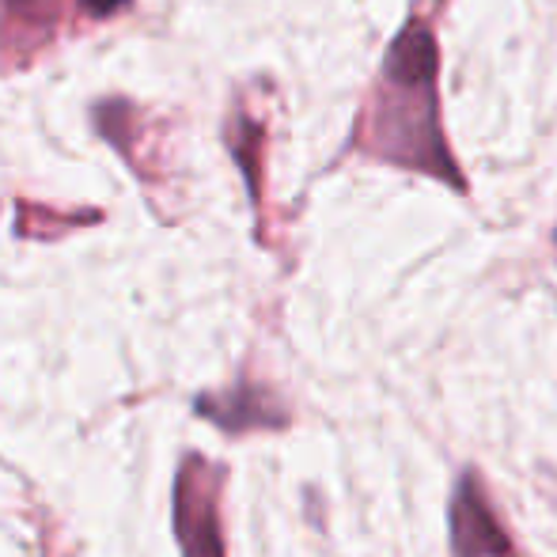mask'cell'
Listing matches in <instances>:
<instances>
[{
  "instance_id": "6da1fadb",
  "label": "cell",
  "mask_w": 557,
  "mask_h": 557,
  "mask_svg": "<svg viewBox=\"0 0 557 557\" xmlns=\"http://www.w3.org/2000/svg\"><path fill=\"white\" fill-rule=\"evenodd\" d=\"M441 46L429 20L410 15L383 53L372 99L352 133V148L391 168L418 171L467 194L441 122Z\"/></svg>"
},
{
  "instance_id": "7a4b0ae2",
  "label": "cell",
  "mask_w": 557,
  "mask_h": 557,
  "mask_svg": "<svg viewBox=\"0 0 557 557\" xmlns=\"http://www.w3.org/2000/svg\"><path fill=\"white\" fill-rule=\"evenodd\" d=\"M175 520L186 557H224L213 482H209V470L201 467V459H190V467L178 478Z\"/></svg>"
},
{
  "instance_id": "3957f363",
  "label": "cell",
  "mask_w": 557,
  "mask_h": 557,
  "mask_svg": "<svg viewBox=\"0 0 557 557\" xmlns=\"http://www.w3.org/2000/svg\"><path fill=\"white\" fill-rule=\"evenodd\" d=\"M451 550L455 557H512V543L500 531L474 474L462 478L451 500Z\"/></svg>"
},
{
  "instance_id": "277c9868",
  "label": "cell",
  "mask_w": 557,
  "mask_h": 557,
  "mask_svg": "<svg viewBox=\"0 0 557 557\" xmlns=\"http://www.w3.org/2000/svg\"><path fill=\"white\" fill-rule=\"evenodd\" d=\"M61 0H0V27L8 46H38L58 23Z\"/></svg>"
},
{
  "instance_id": "5b68a950",
  "label": "cell",
  "mask_w": 557,
  "mask_h": 557,
  "mask_svg": "<svg viewBox=\"0 0 557 557\" xmlns=\"http://www.w3.org/2000/svg\"><path fill=\"white\" fill-rule=\"evenodd\" d=\"M84 4H88L96 15H107V12H114V8H122L125 0H84Z\"/></svg>"
},
{
  "instance_id": "8992f818",
  "label": "cell",
  "mask_w": 557,
  "mask_h": 557,
  "mask_svg": "<svg viewBox=\"0 0 557 557\" xmlns=\"http://www.w3.org/2000/svg\"><path fill=\"white\" fill-rule=\"evenodd\" d=\"M554 247H557V227H554Z\"/></svg>"
}]
</instances>
